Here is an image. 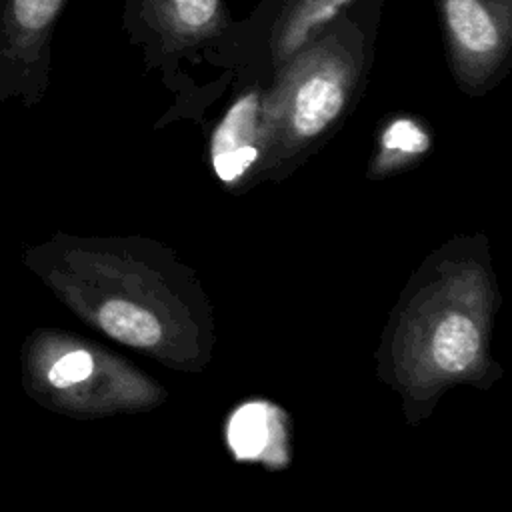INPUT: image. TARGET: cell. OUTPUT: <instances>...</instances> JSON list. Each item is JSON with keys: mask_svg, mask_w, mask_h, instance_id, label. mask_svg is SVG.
I'll return each mask as SVG.
<instances>
[{"mask_svg": "<svg viewBox=\"0 0 512 512\" xmlns=\"http://www.w3.org/2000/svg\"><path fill=\"white\" fill-rule=\"evenodd\" d=\"M284 62L274 90L264 96L266 132L304 144L344 112L360 74V36L346 22L324 28Z\"/></svg>", "mask_w": 512, "mask_h": 512, "instance_id": "1", "label": "cell"}, {"mask_svg": "<svg viewBox=\"0 0 512 512\" xmlns=\"http://www.w3.org/2000/svg\"><path fill=\"white\" fill-rule=\"evenodd\" d=\"M24 392L40 406L90 418L116 410L128 398V374L116 358L76 334L32 330L20 352Z\"/></svg>", "mask_w": 512, "mask_h": 512, "instance_id": "2", "label": "cell"}, {"mask_svg": "<svg viewBox=\"0 0 512 512\" xmlns=\"http://www.w3.org/2000/svg\"><path fill=\"white\" fill-rule=\"evenodd\" d=\"M464 288L442 284L422 294L404 328V366L418 384H440L468 376L480 366L484 324L480 304Z\"/></svg>", "mask_w": 512, "mask_h": 512, "instance_id": "3", "label": "cell"}, {"mask_svg": "<svg viewBox=\"0 0 512 512\" xmlns=\"http://www.w3.org/2000/svg\"><path fill=\"white\" fill-rule=\"evenodd\" d=\"M66 0H0V102L42 100L50 42Z\"/></svg>", "mask_w": 512, "mask_h": 512, "instance_id": "4", "label": "cell"}, {"mask_svg": "<svg viewBox=\"0 0 512 512\" xmlns=\"http://www.w3.org/2000/svg\"><path fill=\"white\" fill-rule=\"evenodd\" d=\"M446 52L468 90L496 80L512 48V0H438Z\"/></svg>", "mask_w": 512, "mask_h": 512, "instance_id": "5", "label": "cell"}, {"mask_svg": "<svg viewBox=\"0 0 512 512\" xmlns=\"http://www.w3.org/2000/svg\"><path fill=\"white\" fill-rule=\"evenodd\" d=\"M264 96L248 90L238 96L218 122L210 140V160L224 184H234L258 162L264 136Z\"/></svg>", "mask_w": 512, "mask_h": 512, "instance_id": "6", "label": "cell"}, {"mask_svg": "<svg viewBox=\"0 0 512 512\" xmlns=\"http://www.w3.org/2000/svg\"><path fill=\"white\" fill-rule=\"evenodd\" d=\"M226 442L236 460L284 464L286 414L270 402L250 400L230 414Z\"/></svg>", "mask_w": 512, "mask_h": 512, "instance_id": "7", "label": "cell"}, {"mask_svg": "<svg viewBox=\"0 0 512 512\" xmlns=\"http://www.w3.org/2000/svg\"><path fill=\"white\" fill-rule=\"evenodd\" d=\"M222 0H142L146 20L172 46L216 36L226 26Z\"/></svg>", "mask_w": 512, "mask_h": 512, "instance_id": "8", "label": "cell"}, {"mask_svg": "<svg viewBox=\"0 0 512 512\" xmlns=\"http://www.w3.org/2000/svg\"><path fill=\"white\" fill-rule=\"evenodd\" d=\"M352 0H288L280 12L272 36L278 62L288 60L314 36H318Z\"/></svg>", "mask_w": 512, "mask_h": 512, "instance_id": "9", "label": "cell"}, {"mask_svg": "<svg viewBox=\"0 0 512 512\" xmlns=\"http://www.w3.org/2000/svg\"><path fill=\"white\" fill-rule=\"evenodd\" d=\"M430 140L428 134L408 118H396L392 120L380 140L382 148V158L388 162H400V160H410L422 154L428 148Z\"/></svg>", "mask_w": 512, "mask_h": 512, "instance_id": "10", "label": "cell"}]
</instances>
